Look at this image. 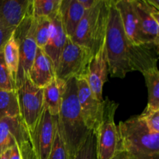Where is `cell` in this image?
<instances>
[{
  "label": "cell",
  "mask_w": 159,
  "mask_h": 159,
  "mask_svg": "<svg viewBox=\"0 0 159 159\" xmlns=\"http://www.w3.org/2000/svg\"><path fill=\"white\" fill-rule=\"evenodd\" d=\"M61 0H32V15L34 18L55 15L60 9Z\"/></svg>",
  "instance_id": "22"
},
{
  "label": "cell",
  "mask_w": 159,
  "mask_h": 159,
  "mask_svg": "<svg viewBox=\"0 0 159 159\" xmlns=\"http://www.w3.org/2000/svg\"><path fill=\"white\" fill-rule=\"evenodd\" d=\"M31 9V0H0V23L16 30Z\"/></svg>",
  "instance_id": "15"
},
{
  "label": "cell",
  "mask_w": 159,
  "mask_h": 159,
  "mask_svg": "<svg viewBox=\"0 0 159 159\" xmlns=\"http://www.w3.org/2000/svg\"><path fill=\"white\" fill-rule=\"evenodd\" d=\"M12 118L6 117L0 120V156L16 145L12 130Z\"/></svg>",
  "instance_id": "23"
},
{
  "label": "cell",
  "mask_w": 159,
  "mask_h": 159,
  "mask_svg": "<svg viewBox=\"0 0 159 159\" xmlns=\"http://www.w3.org/2000/svg\"><path fill=\"white\" fill-rule=\"evenodd\" d=\"M109 16L105 37L108 72L113 78L124 79L128 72H143L157 67L158 51L134 45L127 38L119 11L113 0H109Z\"/></svg>",
  "instance_id": "1"
},
{
  "label": "cell",
  "mask_w": 159,
  "mask_h": 159,
  "mask_svg": "<svg viewBox=\"0 0 159 159\" xmlns=\"http://www.w3.org/2000/svg\"><path fill=\"white\" fill-rule=\"evenodd\" d=\"M0 89L8 91L16 90L15 82L6 66L3 52L0 53Z\"/></svg>",
  "instance_id": "27"
},
{
  "label": "cell",
  "mask_w": 159,
  "mask_h": 159,
  "mask_svg": "<svg viewBox=\"0 0 159 159\" xmlns=\"http://www.w3.org/2000/svg\"><path fill=\"white\" fill-rule=\"evenodd\" d=\"M92 57L88 48L76 44L70 37H67L55 70L56 77L68 82L74 78L85 76Z\"/></svg>",
  "instance_id": "7"
},
{
  "label": "cell",
  "mask_w": 159,
  "mask_h": 159,
  "mask_svg": "<svg viewBox=\"0 0 159 159\" xmlns=\"http://www.w3.org/2000/svg\"><path fill=\"white\" fill-rule=\"evenodd\" d=\"M113 159H128L127 158V157L126 156L125 154L123 152H121V151H116V155L114 156V158Z\"/></svg>",
  "instance_id": "32"
},
{
  "label": "cell",
  "mask_w": 159,
  "mask_h": 159,
  "mask_svg": "<svg viewBox=\"0 0 159 159\" xmlns=\"http://www.w3.org/2000/svg\"><path fill=\"white\" fill-rule=\"evenodd\" d=\"M118 103L105 100L103 114L100 123L94 130L96 137V159H113L116 155L118 145L117 127L114 116Z\"/></svg>",
  "instance_id": "6"
},
{
  "label": "cell",
  "mask_w": 159,
  "mask_h": 159,
  "mask_svg": "<svg viewBox=\"0 0 159 159\" xmlns=\"http://www.w3.org/2000/svg\"><path fill=\"white\" fill-rule=\"evenodd\" d=\"M144 120L149 130L159 134V111H155L147 115H139Z\"/></svg>",
  "instance_id": "28"
},
{
  "label": "cell",
  "mask_w": 159,
  "mask_h": 159,
  "mask_svg": "<svg viewBox=\"0 0 159 159\" xmlns=\"http://www.w3.org/2000/svg\"><path fill=\"white\" fill-rule=\"evenodd\" d=\"M36 19L35 40L37 48L43 49L48 41L51 32V20L48 17Z\"/></svg>",
  "instance_id": "24"
},
{
  "label": "cell",
  "mask_w": 159,
  "mask_h": 159,
  "mask_svg": "<svg viewBox=\"0 0 159 159\" xmlns=\"http://www.w3.org/2000/svg\"><path fill=\"white\" fill-rule=\"evenodd\" d=\"M20 114L23 122L32 133L35 129L43 110V89L35 86L26 78L16 89Z\"/></svg>",
  "instance_id": "8"
},
{
  "label": "cell",
  "mask_w": 159,
  "mask_h": 159,
  "mask_svg": "<svg viewBox=\"0 0 159 159\" xmlns=\"http://www.w3.org/2000/svg\"><path fill=\"white\" fill-rule=\"evenodd\" d=\"M56 77L55 68L43 49L37 48L35 58L30 69L28 78L35 86L44 89Z\"/></svg>",
  "instance_id": "14"
},
{
  "label": "cell",
  "mask_w": 159,
  "mask_h": 159,
  "mask_svg": "<svg viewBox=\"0 0 159 159\" xmlns=\"http://www.w3.org/2000/svg\"><path fill=\"white\" fill-rule=\"evenodd\" d=\"M145 79L148 92V102L141 115H147L159 111V71L157 67H153L141 72Z\"/></svg>",
  "instance_id": "19"
},
{
  "label": "cell",
  "mask_w": 159,
  "mask_h": 159,
  "mask_svg": "<svg viewBox=\"0 0 159 159\" xmlns=\"http://www.w3.org/2000/svg\"><path fill=\"white\" fill-rule=\"evenodd\" d=\"M48 159H68V154L64 141L59 133L58 126L56 127L55 135Z\"/></svg>",
  "instance_id": "26"
},
{
  "label": "cell",
  "mask_w": 159,
  "mask_h": 159,
  "mask_svg": "<svg viewBox=\"0 0 159 159\" xmlns=\"http://www.w3.org/2000/svg\"><path fill=\"white\" fill-rule=\"evenodd\" d=\"M36 19L32 15V9L14 31L13 36L19 44V68L16 86V89L28 78L30 69L35 58L37 46L35 40Z\"/></svg>",
  "instance_id": "5"
},
{
  "label": "cell",
  "mask_w": 159,
  "mask_h": 159,
  "mask_svg": "<svg viewBox=\"0 0 159 159\" xmlns=\"http://www.w3.org/2000/svg\"><path fill=\"white\" fill-rule=\"evenodd\" d=\"M109 0H97L85 11L71 40L76 44L88 48L94 55L105 43L109 16Z\"/></svg>",
  "instance_id": "4"
},
{
  "label": "cell",
  "mask_w": 159,
  "mask_h": 159,
  "mask_svg": "<svg viewBox=\"0 0 159 159\" xmlns=\"http://www.w3.org/2000/svg\"><path fill=\"white\" fill-rule=\"evenodd\" d=\"M72 159H96V137L93 130Z\"/></svg>",
  "instance_id": "25"
},
{
  "label": "cell",
  "mask_w": 159,
  "mask_h": 159,
  "mask_svg": "<svg viewBox=\"0 0 159 159\" xmlns=\"http://www.w3.org/2000/svg\"><path fill=\"white\" fill-rule=\"evenodd\" d=\"M113 2L119 11L124 31L130 41L135 46L146 47L158 51V48L152 45L143 34L132 0H113Z\"/></svg>",
  "instance_id": "11"
},
{
  "label": "cell",
  "mask_w": 159,
  "mask_h": 159,
  "mask_svg": "<svg viewBox=\"0 0 159 159\" xmlns=\"http://www.w3.org/2000/svg\"><path fill=\"white\" fill-rule=\"evenodd\" d=\"M20 116L16 90L0 89V120Z\"/></svg>",
  "instance_id": "20"
},
{
  "label": "cell",
  "mask_w": 159,
  "mask_h": 159,
  "mask_svg": "<svg viewBox=\"0 0 159 159\" xmlns=\"http://www.w3.org/2000/svg\"><path fill=\"white\" fill-rule=\"evenodd\" d=\"M66 87L67 82L55 77L48 86L43 89V106L48 109L52 116L58 115Z\"/></svg>",
  "instance_id": "18"
},
{
  "label": "cell",
  "mask_w": 159,
  "mask_h": 159,
  "mask_svg": "<svg viewBox=\"0 0 159 159\" xmlns=\"http://www.w3.org/2000/svg\"><path fill=\"white\" fill-rule=\"evenodd\" d=\"M15 30L7 27L0 23V53L3 52L6 43L14 34Z\"/></svg>",
  "instance_id": "29"
},
{
  "label": "cell",
  "mask_w": 159,
  "mask_h": 159,
  "mask_svg": "<svg viewBox=\"0 0 159 159\" xmlns=\"http://www.w3.org/2000/svg\"><path fill=\"white\" fill-rule=\"evenodd\" d=\"M117 150L128 159H159V134L150 131L140 116L120 121Z\"/></svg>",
  "instance_id": "3"
},
{
  "label": "cell",
  "mask_w": 159,
  "mask_h": 159,
  "mask_svg": "<svg viewBox=\"0 0 159 159\" xmlns=\"http://www.w3.org/2000/svg\"><path fill=\"white\" fill-rule=\"evenodd\" d=\"M108 65L104 45L92 57L85 73V79L94 96L102 101V88L107 81Z\"/></svg>",
  "instance_id": "13"
},
{
  "label": "cell",
  "mask_w": 159,
  "mask_h": 159,
  "mask_svg": "<svg viewBox=\"0 0 159 159\" xmlns=\"http://www.w3.org/2000/svg\"><path fill=\"white\" fill-rule=\"evenodd\" d=\"M143 34L152 45L158 49L159 10L149 0H132Z\"/></svg>",
  "instance_id": "12"
},
{
  "label": "cell",
  "mask_w": 159,
  "mask_h": 159,
  "mask_svg": "<svg viewBox=\"0 0 159 159\" xmlns=\"http://www.w3.org/2000/svg\"><path fill=\"white\" fill-rule=\"evenodd\" d=\"M76 85L82 119L87 128L94 131L102 119L105 100L99 101L94 96L85 76L76 79Z\"/></svg>",
  "instance_id": "9"
},
{
  "label": "cell",
  "mask_w": 159,
  "mask_h": 159,
  "mask_svg": "<svg viewBox=\"0 0 159 159\" xmlns=\"http://www.w3.org/2000/svg\"><path fill=\"white\" fill-rule=\"evenodd\" d=\"M59 11L67 37L71 38L86 10L79 0H61Z\"/></svg>",
  "instance_id": "17"
},
{
  "label": "cell",
  "mask_w": 159,
  "mask_h": 159,
  "mask_svg": "<svg viewBox=\"0 0 159 159\" xmlns=\"http://www.w3.org/2000/svg\"><path fill=\"white\" fill-rule=\"evenodd\" d=\"M50 20H51V32H50L48 41L43 48V51L51 59L56 70L59 57L65 47L68 37L64 28L60 11L51 16Z\"/></svg>",
  "instance_id": "16"
},
{
  "label": "cell",
  "mask_w": 159,
  "mask_h": 159,
  "mask_svg": "<svg viewBox=\"0 0 159 159\" xmlns=\"http://www.w3.org/2000/svg\"><path fill=\"white\" fill-rule=\"evenodd\" d=\"M9 155H10V149L6 151L5 153H3L2 155L0 156V159H9Z\"/></svg>",
  "instance_id": "33"
},
{
  "label": "cell",
  "mask_w": 159,
  "mask_h": 159,
  "mask_svg": "<svg viewBox=\"0 0 159 159\" xmlns=\"http://www.w3.org/2000/svg\"><path fill=\"white\" fill-rule=\"evenodd\" d=\"M57 117L59 133L68 151V159H72L92 131L87 128L81 115L75 78L67 82Z\"/></svg>",
  "instance_id": "2"
},
{
  "label": "cell",
  "mask_w": 159,
  "mask_h": 159,
  "mask_svg": "<svg viewBox=\"0 0 159 159\" xmlns=\"http://www.w3.org/2000/svg\"><path fill=\"white\" fill-rule=\"evenodd\" d=\"M57 117L43 107L40 120L31 134L37 159H48L55 135Z\"/></svg>",
  "instance_id": "10"
},
{
  "label": "cell",
  "mask_w": 159,
  "mask_h": 159,
  "mask_svg": "<svg viewBox=\"0 0 159 159\" xmlns=\"http://www.w3.org/2000/svg\"><path fill=\"white\" fill-rule=\"evenodd\" d=\"M5 61L9 70L12 80L16 84L17 72L19 68L20 56H19V44L17 40L14 37L13 34L6 43L3 50Z\"/></svg>",
  "instance_id": "21"
},
{
  "label": "cell",
  "mask_w": 159,
  "mask_h": 159,
  "mask_svg": "<svg viewBox=\"0 0 159 159\" xmlns=\"http://www.w3.org/2000/svg\"><path fill=\"white\" fill-rule=\"evenodd\" d=\"M151 4L159 10V0H149Z\"/></svg>",
  "instance_id": "34"
},
{
  "label": "cell",
  "mask_w": 159,
  "mask_h": 159,
  "mask_svg": "<svg viewBox=\"0 0 159 159\" xmlns=\"http://www.w3.org/2000/svg\"><path fill=\"white\" fill-rule=\"evenodd\" d=\"M9 159H22L20 155V151L16 145L13 146L10 149V155H9Z\"/></svg>",
  "instance_id": "31"
},
{
  "label": "cell",
  "mask_w": 159,
  "mask_h": 159,
  "mask_svg": "<svg viewBox=\"0 0 159 159\" xmlns=\"http://www.w3.org/2000/svg\"><path fill=\"white\" fill-rule=\"evenodd\" d=\"M97 0H79V3L82 6V7L85 9V10H89L91 9L95 4H96Z\"/></svg>",
  "instance_id": "30"
}]
</instances>
